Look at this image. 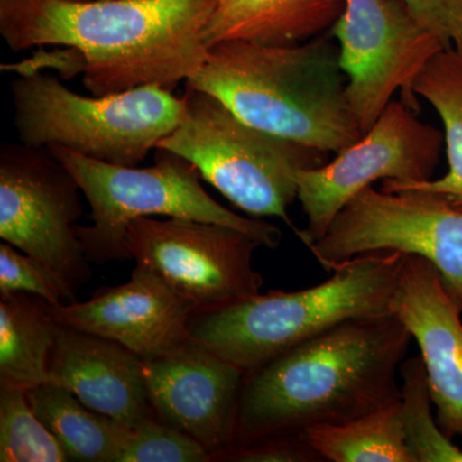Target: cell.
Returning a JSON list of instances; mask_svg holds the SVG:
<instances>
[{
  "instance_id": "cell-1",
  "label": "cell",
  "mask_w": 462,
  "mask_h": 462,
  "mask_svg": "<svg viewBox=\"0 0 462 462\" xmlns=\"http://www.w3.org/2000/svg\"><path fill=\"white\" fill-rule=\"evenodd\" d=\"M216 0H0V35L14 51H71L93 96L172 90L205 63Z\"/></svg>"
},
{
  "instance_id": "cell-2",
  "label": "cell",
  "mask_w": 462,
  "mask_h": 462,
  "mask_svg": "<svg viewBox=\"0 0 462 462\" xmlns=\"http://www.w3.org/2000/svg\"><path fill=\"white\" fill-rule=\"evenodd\" d=\"M411 340L393 314L354 319L245 373L231 448L343 424L393 402Z\"/></svg>"
},
{
  "instance_id": "cell-3",
  "label": "cell",
  "mask_w": 462,
  "mask_h": 462,
  "mask_svg": "<svg viewBox=\"0 0 462 462\" xmlns=\"http://www.w3.org/2000/svg\"><path fill=\"white\" fill-rule=\"evenodd\" d=\"M185 85L212 94L263 132L325 153H339L364 135L330 32L285 47L218 42Z\"/></svg>"
},
{
  "instance_id": "cell-4",
  "label": "cell",
  "mask_w": 462,
  "mask_h": 462,
  "mask_svg": "<svg viewBox=\"0 0 462 462\" xmlns=\"http://www.w3.org/2000/svg\"><path fill=\"white\" fill-rule=\"evenodd\" d=\"M403 263L398 252L361 254L315 287L260 293L236 305L196 311L190 340L251 372L342 322L391 314Z\"/></svg>"
},
{
  "instance_id": "cell-5",
  "label": "cell",
  "mask_w": 462,
  "mask_h": 462,
  "mask_svg": "<svg viewBox=\"0 0 462 462\" xmlns=\"http://www.w3.org/2000/svg\"><path fill=\"white\" fill-rule=\"evenodd\" d=\"M51 151L71 171L91 208L90 226H76L90 263L133 260L126 245L127 225L136 218H173L226 225L276 248L282 231L275 225L243 217L216 202L200 184V173L184 157L157 148L153 166L112 165L91 160L60 145Z\"/></svg>"
},
{
  "instance_id": "cell-6",
  "label": "cell",
  "mask_w": 462,
  "mask_h": 462,
  "mask_svg": "<svg viewBox=\"0 0 462 462\" xmlns=\"http://www.w3.org/2000/svg\"><path fill=\"white\" fill-rule=\"evenodd\" d=\"M182 98L180 124L157 148L189 161L236 208L282 218L296 233L288 208L298 199V173L325 165L329 153L263 132L189 85Z\"/></svg>"
},
{
  "instance_id": "cell-7",
  "label": "cell",
  "mask_w": 462,
  "mask_h": 462,
  "mask_svg": "<svg viewBox=\"0 0 462 462\" xmlns=\"http://www.w3.org/2000/svg\"><path fill=\"white\" fill-rule=\"evenodd\" d=\"M20 142L60 145L91 160L138 166L180 124L184 98L165 88H135L84 97L50 75H21L11 83Z\"/></svg>"
},
{
  "instance_id": "cell-8",
  "label": "cell",
  "mask_w": 462,
  "mask_h": 462,
  "mask_svg": "<svg viewBox=\"0 0 462 462\" xmlns=\"http://www.w3.org/2000/svg\"><path fill=\"white\" fill-rule=\"evenodd\" d=\"M80 193L51 148L2 145L0 238L39 261L69 302L91 278L90 261L76 234L83 215Z\"/></svg>"
},
{
  "instance_id": "cell-9",
  "label": "cell",
  "mask_w": 462,
  "mask_h": 462,
  "mask_svg": "<svg viewBox=\"0 0 462 462\" xmlns=\"http://www.w3.org/2000/svg\"><path fill=\"white\" fill-rule=\"evenodd\" d=\"M309 251L328 273L361 254L420 256L436 264L462 310V211L434 194L367 187L343 207Z\"/></svg>"
},
{
  "instance_id": "cell-10",
  "label": "cell",
  "mask_w": 462,
  "mask_h": 462,
  "mask_svg": "<svg viewBox=\"0 0 462 462\" xmlns=\"http://www.w3.org/2000/svg\"><path fill=\"white\" fill-rule=\"evenodd\" d=\"M445 136L402 100H392L373 126L351 147L316 169L298 173V200L307 217L298 238L311 247L336 216L373 182H419L433 179Z\"/></svg>"
},
{
  "instance_id": "cell-11",
  "label": "cell",
  "mask_w": 462,
  "mask_h": 462,
  "mask_svg": "<svg viewBox=\"0 0 462 462\" xmlns=\"http://www.w3.org/2000/svg\"><path fill=\"white\" fill-rule=\"evenodd\" d=\"M126 245L196 311L221 309L261 293L254 267L260 242L226 225L187 218L141 217L127 225Z\"/></svg>"
},
{
  "instance_id": "cell-12",
  "label": "cell",
  "mask_w": 462,
  "mask_h": 462,
  "mask_svg": "<svg viewBox=\"0 0 462 462\" xmlns=\"http://www.w3.org/2000/svg\"><path fill=\"white\" fill-rule=\"evenodd\" d=\"M329 32L339 44L346 98L363 133L397 91L410 108L420 109L413 81L447 47L402 0H345V9Z\"/></svg>"
},
{
  "instance_id": "cell-13",
  "label": "cell",
  "mask_w": 462,
  "mask_h": 462,
  "mask_svg": "<svg viewBox=\"0 0 462 462\" xmlns=\"http://www.w3.org/2000/svg\"><path fill=\"white\" fill-rule=\"evenodd\" d=\"M245 372L190 340L172 354L144 361L154 418L200 443L218 461L236 434Z\"/></svg>"
},
{
  "instance_id": "cell-14",
  "label": "cell",
  "mask_w": 462,
  "mask_h": 462,
  "mask_svg": "<svg viewBox=\"0 0 462 462\" xmlns=\"http://www.w3.org/2000/svg\"><path fill=\"white\" fill-rule=\"evenodd\" d=\"M53 312L63 327L112 340L149 361L190 342L196 310L152 270L136 263L125 284L99 289L85 302L53 306Z\"/></svg>"
},
{
  "instance_id": "cell-15",
  "label": "cell",
  "mask_w": 462,
  "mask_h": 462,
  "mask_svg": "<svg viewBox=\"0 0 462 462\" xmlns=\"http://www.w3.org/2000/svg\"><path fill=\"white\" fill-rule=\"evenodd\" d=\"M391 314L420 348L438 425L451 439L462 437V310L436 264L404 254Z\"/></svg>"
},
{
  "instance_id": "cell-16",
  "label": "cell",
  "mask_w": 462,
  "mask_h": 462,
  "mask_svg": "<svg viewBox=\"0 0 462 462\" xmlns=\"http://www.w3.org/2000/svg\"><path fill=\"white\" fill-rule=\"evenodd\" d=\"M50 384L125 427L154 418L144 361L126 346L60 325L50 365Z\"/></svg>"
},
{
  "instance_id": "cell-17",
  "label": "cell",
  "mask_w": 462,
  "mask_h": 462,
  "mask_svg": "<svg viewBox=\"0 0 462 462\" xmlns=\"http://www.w3.org/2000/svg\"><path fill=\"white\" fill-rule=\"evenodd\" d=\"M345 0H216L203 38L207 47L249 42L285 47L329 32Z\"/></svg>"
},
{
  "instance_id": "cell-18",
  "label": "cell",
  "mask_w": 462,
  "mask_h": 462,
  "mask_svg": "<svg viewBox=\"0 0 462 462\" xmlns=\"http://www.w3.org/2000/svg\"><path fill=\"white\" fill-rule=\"evenodd\" d=\"M60 324L53 306L33 294L0 300V384L29 389L50 384L51 354Z\"/></svg>"
},
{
  "instance_id": "cell-19",
  "label": "cell",
  "mask_w": 462,
  "mask_h": 462,
  "mask_svg": "<svg viewBox=\"0 0 462 462\" xmlns=\"http://www.w3.org/2000/svg\"><path fill=\"white\" fill-rule=\"evenodd\" d=\"M412 91L436 109L443 125L448 170L442 178L419 182L383 181L384 191L421 190L462 211V53L445 48L421 69Z\"/></svg>"
},
{
  "instance_id": "cell-20",
  "label": "cell",
  "mask_w": 462,
  "mask_h": 462,
  "mask_svg": "<svg viewBox=\"0 0 462 462\" xmlns=\"http://www.w3.org/2000/svg\"><path fill=\"white\" fill-rule=\"evenodd\" d=\"M26 396L42 424L62 446L69 461L118 462L129 427L94 411L58 385L29 389Z\"/></svg>"
},
{
  "instance_id": "cell-21",
  "label": "cell",
  "mask_w": 462,
  "mask_h": 462,
  "mask_svg": "<svg viewBox=\"0 0 462 462\" xmlns=\"http://www.w3.org/2000/svg\"><path fill=\"white\" fill-rule=\"evenodd\" d=\"M305 434L324 461L415 462L407 446L401 398L360 418Z\"/></svg>"
},
{
  "instance_id": "cell-22",
  "label": "cell",
  "mask_w": 462,
  "mask_h": 462,
  "mask_svg": "<svg viewBox=\"0 0 462 462\" xmlns=\"http://www.w3.org/2000/svg\"><path fill=\"white\" fill-rule=\"evenodd\" d=\"M401 402L407 446L415 462H462V449L452 443L431 415L430 384L421 357L402 361Z\"/></svg>"
},
{
  "instance_id": "cell-23",
  "label": "cell",
  "mask_w": 462,
  "mask_h": 462,
  "mask_svg": "<svg viewBox=\"0 0 462 462\" xmlns=\"http://www.w3.org/2000/svg\"><path fill=\"white\" fill-rule=\"evenodd\" d=\"M0 461H69L56 437L30 406L25 389L5 384H0Z\"/></svg>"
},
{
  "instance_id": "cell-24",
  "label": "cell",
  "mask_w": 462,
  "mask_h": 462,
  "mask_svg": "<svg viewBox=\"0 0 462 462\" xmlns=\"http://www.w3.org/2000/svg\"><path fill=\"white\" fill-rule=\"evenodd\" d=\"M214 456L187 434L156 418L127 428L118 462H209Z\"/></svg>"
},
{
  "instance_id": "cell-25",
  "label": "cell",
  "mask_w": 462,
  "mask_h": 462,
  "mask_svg": "<svg viewBox=\"0 0 462 462\" xmlns=\"http://www.w3.org/2000/svg\"><path fill=\"white\" fill-rule=\"evenodd\" d=\"M29 293L51 306L62 305V291L54 276L35 258L3 240L0 243V297Z\"/></svg>"
},
{
  "instance_id": "cell-26",
  "label": "cell",
  "mask_w": 462,
  "mask_h": 462,
  "mask_svg": "<svg viewBox=\"0 0 462 462\" xmlns=\"http://www.w3.org/2000/svg\"><path fill=\"white\" fill-rule=\"evenodd\" d=\"M218 461L233 462H325L306 434L267 438L225 452Z\"/></svg>"
},
{
  "instance_id": "cell-27",
  "label": "cell",
  "mask_w": 462,
  "mask_h": 462,
  "mask_svg": "<svg viewBox=\"0 0 462 462\" xmlns=\"http://www.w3.org/2000/svg\"><path fill=\"white\" fill-rule=\"evenodd\" d=\"M416 20L447 48L462 53V0H402Z\"/></svg>"
}]
</instances>
